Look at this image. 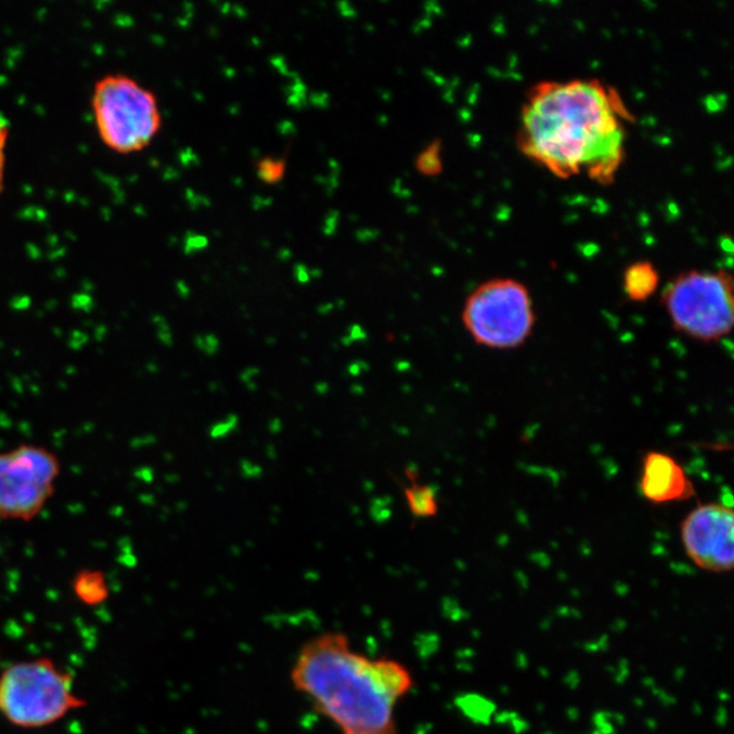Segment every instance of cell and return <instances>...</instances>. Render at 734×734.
Masks as SVG:
<instances>
[{"label":"cell","mask_w":734,"mask_h":734,"mask_svg":"<svg viewBox=\"0 0 734 734\" xmlns=\"http://www.w3.org/2000/svg\"><path fill=\"white\" fill-rule=\"evenodd\" d=\"M630 111L600 79L545 80L528 90L517 146L558 179L613 184L626 159Z\"/></svg>","instance_id":"1"},{"label":"cell","mask_w":734,"mask_h":734,"mask_svg":"<svg viewBox=\"0 0 734 734\" xmlns=\"http://www.w3.org/2000/svg\"><path fill=\"white\" fill-rule=\"evenodd\" d=\"M291 683L339 734H398L396 709L415 680L404 662L363 655L345 632L326 631L299 647Z\"/></svg>","instance_id":"2"},{"label":"cell","mask_w":734,"mask_h":734,"mask_svg":"<svg viewBox=\"0 0 734 734\" xmlns=\"http://www.w3.org/2000/svg\"><path fill=\"white\" fill-rule=\"evenodd\" d=\"M82 705L73 674L48 658L14 662L0 672V716L13 726L55 725Z\"/></svg>","instance_id":"3"},{"label":"cell","mask_w":734,"mask_h":734,"mask_svg":"<svg viewBox=\"0 0 734 734\" xmlns=\"http://www.w3.org/2000/svg\"><path fill=\"white\" fill-rule=\"evenodd\" d=\"M673 330L690 339L717 343L734 324L733 278L725 270L679 273L662 293Z\"/></svg>","instance_id":"4"},{"label":"cell","mask_w":734,"mask_h":734,"mask_svg":"<svg viewBox=\"0 0 734 734\" xmlns=\"http://www.w3.org/2000/svg\"><path fill=\"white\" fill-rule=\"evenodd\" d=\"M93 114L101 141L119 154L142 152L160 130V111L152 90L125 74L95 82Z\"/></svg>","instance_id":"5"},{"label":"cell","mask_w":734,"mask_h":734,"mask_svg":"<svg viewBox=\"0 0 734 734\" xmlns=\"http://www.w3.org/2000/svg\"><path fill=\"white\" fill-rule=\"evenodd\" d=\"M462 320L476 345L514 350L533 334V299L523 282L495 278L481 283L465 299Z\"/></svg>","instance_id":"6"},{"label":"cell","mask_w":734,"mask_h":734,"mask_svg":"<svg viewBox=\"0 0 734 734\" xmlns=\"http://www.w3.org/2000/svg\"><path fill=\"white\" fill-rule=\"evenodd\" d=\"M61 458L44 445L0 450V523H30L55 497Z\"/></svg>","instance_id":"7"},{"label":"cell","mask_w":734,"mask_h":734,"mask_svg":"<svg viewBox=\"0 0 734 734\" xmlns=\"http://www.w3.org/2000/svg\"><path fill=\"white\" fill-rule=\"evenodd\" d=\"M734 513L723 503H704L680 524V540L698 569L725 575L734 567Z\"/></svg>","instance_id":"8"},{"label":"cell","mask_w":734,"mask_h":734,"mask_svg":"<svg viewBox=\"0 0 734 734\" xmlns=\"http://www.w3.org/2000/svg\"><path fill=\"white\" fill-rule=\"evenodd\" d=\"M640 491L653 505H668L688 501L695 495V486L677 459L651 450L642 460Z\"/></svg>","instance_id":"9"},{"label":"cell","mask_w":734,"mask_h":734,"mask_svg":"<svg viewBox=\"0 0 734 734\" xmlns=\"http://www.w3.org/2000/svg\"><path fill=\"white\" fill-rule=\"evenodd\" d=\"M660 285V273L651 261H635L626 268L623 288L632 302H645L655 296Z\"/></svg>","instance_id":"10"},{"label":"cell","mask_w":734,"mask_h":734,"mask_svg":"<svg viewBox=\"0 0 734 734\" xmlns=\"http://www.w3.org/2000/svg\"><path fill=\"white\" fill-rule=\"evenodd\" d=\"M407 505L416 518L436 517L439 511L436 491L430 486L412 484L404 490Z\"/></svg>","instance_id":"11"},{"label":"cell","mask_w":734,"mask_h":734,"mask_svg":"<svg viewBox=\"0 0 734 734\" xmlns=\"http://www.w3.org/2000/svg\"><path fill=\"white\" fill-rule=\"evenodd\" d=\"M74 591L80 600L94 604L106 597V580L103 572L95 570L80 571L74 580Z\"/></svg>","instance_id":"12"},{"label":"cell","mask_w":734,"mask_h":734,"mask_svg":"<svg viewBox=\"0 0 734 734\" xmlns=\"http://www.w3.org/2000/svg\"><path fill=\"white\" fill-rule=\"evenodd\" d=\"M416 169L425 176H437L442 171L441 142L427 144L416 157Z\"/></svg>","instance_id":"13"},{"label":"cell","mask_w":734,"mask_h":734,"mask_svg":"<svg viewBox=\"0 0 734 734\" xmlns=\"http://www.w3.org/2000/svg\"><path fill=\"white\" fill-rule=\"evenodd\" d=\"M286 160L283 158L265 157L256 165L257 177L268 185H275L285 179Z\"/></svg>","instance_id":"14"},{"label":"cell","mask_w":734,"mask_h":734,"mask_svg":"<svg viewBox=\"0 0 734 734\" xmlns=\"http://www.w3.org/2000/svg\"><path fill=\"white\" fill-rule=\"evenodd\" d=\"M9 138V123L0 116V192L3 189L4 166H7V144Z\"/></svg>","instance_id":"15"}]
</instances>
